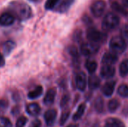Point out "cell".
I'll use <instances>...</instances> for the list:
<instances>
[{"label": "cell", "instance_id": "7402d4cb", "mask_svg": "<svg viewBox=\"0 0 128 127\" xmlns=\"http://www.w3.org/2000/svg\"><path fill=\"white\" fill-rule=\"evenodd\" d=\"M68 53L69 55L72 57L74 61H78L79 58H80V54L78 52V49L76 46H70L68 47Z\"/></svg>", "mask_w": 128, "mask_h": 127}, {"label": "cell", "instance_id": "8d00e7d4", "mask_svg": "<svg viewBox=\"0 0 128 127\" xmlns=\"http://www.w3.org/2000/svg\"><path fill=\"white\" fill-rule=\"evenodd\" d=\"M4 65V59L3 55L0 53V67H3Z\"/></svg>", "mask_w": 128, "mask_h": 127}, {"label": "cell", "instance_id": "277c9868", "mask_svg": "<svg viewBox=\"0 0 128 127\" xmlns=\"http://www.w3.org/2000/svg\"><path fill=\"white\" fill-rule=\"evenodd\" d=\"M87 38L91 43H98L106 39V34L98 31L95 28H89L87 30Z\"/></svg>", "mask_w": 128, "mask_h": 127}, {"label": "cell", "instance_id": "d6a6232c", "mask_svg": "<svg viewBox=\"0 0 128 127\" xmlns=\"http://www.w3.org/2000/svg\"><path fill=\"white\" fill-rule=\"evenodd\" d=\"M8 106V103L5 100H0V111H3Z\"/></svg>", "mask_w": 128, "mask_h": 127}, {"label": "cell", "instance_id": "9a60e30c", "mask_svg": "<svg viewBox=\"0 0 128 127\" xmlns=\"http://www.w3.org/2000/svg\"><path fill=\"white\" fill-rule=\"evenodd\" d=\"M26 112L32 116H38L40 112V107L38 103H31L27 106Z\"/></svg>", "mask_w": 128, "mask_h": 127}, {"label": "cell", "instance_id": "603a6c76", "mask_svg": "<svg viewBox=\"0 0 128 127\" xmlns=\"http://www.w3.org/2000/svg\"><path fill=\"white\" fill-rule=\"evenodd\" d=\"M16 44L12 40H8L3 44V51L5 55H8L15 47Z\"/></svg>", "mask_w": 128, "mask_h": 127}, {"label": "cell", "instance_id": "b9f144b4", "mask_svg": "<svg viewBox=\"0 0 128 127\" xmlns=\"http://www.w3.org/2000/svg\"><path fill=\"white\" fill-rule=\"evenodd\" d=\"M29 1H33V2H38L39 0H29Z\"/></svg>", "mask_w": 128, "mask_h": 127}, {"label": "cell", "instance_id": "30bf717a", "mask_svg": "<svg viewBox=\"0 0 128 127\" xmlns=\"http://www.w3.org/2000/svg\"><path fill=\"white\" fill-rule=\"evenodd\" d=\"M116 69L111 65H104L100 69V76L104 79L112 78L115 75Z\"/></svg>", "mask_w": 128, "mask_h": 127}, {"label": "cell", "instance_id": "52a82bcc", "mask_svg": "<svg viewBox=\"0 0 128 127\" xmlns=\"http://www.w3.org/2000/svg\"><path fill=\"white\" fill-rule=\"evenodd\" d=\"M15 16L10 12H4L0 15V25L2 26H10L15 21Z\"/></svg>", "mask_w": 128, "mask_h": 127}, {"label": "cell", "instance_id": "f546056e", "mask_svg": "<svg viewBox=\"0 0 128 127\" xmlns=\"http://www.w3.org/2000/svg\"><path fill=\"white\" fill-rule=\"evenodd\" d=\"M27 118L24 116H21L17 119L16 123V127H24L27 123Z\"/></svg>", "mask_w": 128, "mask_h": 127}, {"label": "cell", "instance_id": "60d3db41", "mask_svg": "<svg viewBox=\"0 0 128 127\" xmlns=\"http://www.w3.org/2000/svg\"><path fill=\"white\" fill-rule=\"evenodd\" d=\"M92 127H100V126H99V124H94V125Z\"/></svg>", "mask_w": 128, "mask_h": 127}, {"label": "cell", "instance_id": "8fae6325", "mask_svg": "<svg viewBox=\"0 0 128 127\" xmlns=\"http://www.w3.org/2000/svg\"><path fill=\"white\" fill-rule=\"evenodd\" d=\"M57 117V112L55 109H49L44 114V120L48 127H51L56 121Z\"/></svg>", "mask_w": 128, "mask_h": 127}, {"label": "cell", "instance_id": "44dd1931", "mask_svg": "<svg viewBox=\"0 0 128 127\" xmlns=\"http://www.w3.org/2000/svg\"><path fill=\"white\" fill-rule=\"evenodd\" d=\"M86 67L87 70L88 71V73L92 74L96 71V70L98 68V63L95 61L87 60L86 62Z\"/></svg>", "mask_w": 128, "mask_h": 127}, {"label": "cell", "instance_id": "ba28073f", "mask_svg": "<svg viewBox=\"0 0 128 127\" xmlns=\"http://www.w3.org/2000/svg\"><path fill=\"white\" fill-rule=\"evenodd\" d=\"M118 59V55L113 52H106L102 58V63L104 65H112L117 62Z\"/></svg>", "mask_w": 128, "mask_h": 127}, {"label": "cell", "instance_id": "6da1fadb", "mask_svg": "<svg viewBox=\"0 0 128 127\" xmlns=\"http://www.w3.org/2000/svg\"><path fill=\"white\" fill-rule=\"evenodd\" d=\"M10 12L18 19L23 21L28 19L32 15V11L31 7L25 2L21 1H14L9 4Z\"/></svg>", "mask_w": 128, "mask_h": 127}, {"label": "cell", "instance_id": "f35d334b", "mask_svg": "<svg viewBox=\"0 0 128 127\" xmlns=\"http://www.w3.org/2000/svg\"><path fill=\"white\" fill-rule=\"evenodd\" d=\"M122 4L125 6L128 7V0H122Z\"/></svg>", "mask_w": 128, "mask_h": 127}, {"label": "cell", "instance_id": "74e56055", "mask_svg": "<svg viewBox=\"0 0 128 127\" xmlns=\"http://www.w3.org/2000/svg\"><path fill=\"white\" fill-rule=\"evenodd\" d=\"M84 22L87 24H89V23H92V20L90 19V18L88 16H85V19H84Z\"/></svg>", "mask_w": 128, "mask_h": 127}, {"label": "cell", "instance_id": "ab89813d", "mask_svg": "<svg viewBox=\"0 0 128 127\" xmlns=\"http://www.w3.org/2000/svg\"><path fill=\"white\" fill-rule=\"evenodd\" d=\"M78 127V125L77 124H70V125H69L68 127Z\"/></svg>", "mask_w": 128, "mask_h": 127}, {"label": "cell", "instance_id": "3957f363", "mask_svg": "<svg viewBox=\"0 0 128 127\" xmlns=\"http://www.w3.org/2000/svg\"><path fill=\"white\" fill-rule=\"evenodd\" d=\"M110 47L115 53H122L127 48L126 40L121 36H115L110 40Z\"/></svg>", "mask_w": 128, "mask_h": 127}, {"label": "cell", "instance_id": "4316f807", "mask_svg": "<svg viewBox=\"0 0 128 127\" xmlns=\"http://www.w3.org/2000/svg\"><path fill=\"white\" fill-rule=\"evenodd\" d=\"M118 94L124 97V98H127L128 97V86L126 85H122L118 87Z\"/></svg>", "mask_w": 128, "mask_h": 127}, {"label": "cell", "instance_id": "cb8c5ba5", "mask_svg": "<svg viewBox=\"0 0 128 127\" xmlns=\"http://www.w3.org/2000/svg\"><path fill=\"white\" fill-rule=\"evenodd\" d=\"M119 73L122 77H125L128 75V59H125L121 63L119 67Z\"/></svg>", "mask_w": 128, "mask_h": 127}, {"label": "cell", "instance_id": "484cf974", "mask_svg": "<svg viewBox=\"0 0 128 127\" xmlns=\"http://www.w3.org/2000/svg\"><path fill=\"white\" fill-rule=\"evenodd\" d=\"M120 106V102L117 99H112L108 103V109L110 112H115Z\"/></svg>", "mask_w": 128, "mask_h": 127}, {"label": "cell", "instance_id": "8992f818", "mask_svg": "<svg viewBox=\"0 0 128 127\" xmlns=\"http://www.w3.org/2000/svg\"><path fill=\"white\" fill-rule=\"evenodd\" d=\"M106 9V3L104 0H97L91 6L92 14L96 17H100L104 13Z\"/></svg>", "mask_w": 128, "mask_h": 127}, {"label": "cell", "instance_id": "5b68a950", "mask_svg": "<svg viewBox=\"0 0 128 127\" xmlns=\"http://www.w3.org/2000/svg\"><path fill=\"white\" fill-rule=\"evenodd\" d=\"M100 49V46L98 43H83L80 46L81 53L85 56H91L96 54Z\"/></svg>", "mask_w": 128, "mask_h": 127}, {"label": "cell", "instance_id": "836d02e7", "mask_svg": "<svg viewBox=\"0 0 128 127\" xmlns=\"http://www.w3.org/2000/svg\"><path fill=\"white\" fill-rule=\"evenodd\" d=\"M81 38H82V31L80 30L76 31L74 34V39L76 41H79L80 40H81Z\"/></svg>", "mask_w": 128, "mask_h": 127}, {"label": "cell", "instance_id": "4fadbf2b", "mask_svg": "<svg viewBox=\"0 0 128 127\" xmlns=\"http://www.w3.org/2000/svg\"><path fill=\"white\" fill-rule=\"evenodd\" d=\"M56 91L55 88H50L47 91V92L45 94V97L44 98V103L45 105L50 106L52 105L54 101H55V98H56Z\"/></svg>", "mask_w": 128, "mask_h": 127}, {"label": "cell", "instance_id": "ffe728a7", "mask_svg": "<svg viewBox=\"0 0 128 127\" xmlns=\"http://www.w3.org/2000/svg\"><path fill=\"white\" fill-rule=\"evenodd\" d=\"M85 110H86V105L84 103L82 104H80L76 110V112H75V114L73 116V120L74 121H79L82 117V115H84V112H85Z\"/></svg>", "mask_w": 128, "mask_h": 127}, {"label": "cell", "instance_id": "e0dca14e", "mask_svg": "<svg viewBox=\"0 0 128 127\" xmlns=\"http://www.w3.org/2000/svg\"><path fill=\"white\" fill-rule=\"evenodd\" d=\"M88 84L90 90H96L100 85V79L96 76H92L88 79Z\"/></svg>", "mask_w": 128, "mask_h": 127}, {"label": "cell", "instance_id": "1f68e13d", "mask_svg": "<svg viewBox=\"0 0 128 127\" xmlns=\"http://www.w3.org/2000/svg\"><path fill=\"white\" fill-rule=\"evenodd\" d=\"M69 101H70V96H69V94H64V95L62 97V100H61V103H60L61 107H62V108L65 107V106L68 104Z\"/></svg>", "mask_w": 128, "mask_h": 127}, {"label": "cell", "instance_id": "4dcf8cb0", "mask_svg": "<svg viewBox=\"0 0 128 127\" xmlns=\"http://www.w3.org/2000/svg\"><path fill=\"white\" fill-rule=\"evenodd\" d=\"M69 116H70V112L69 111H67V112H64L62 113V115L61 116V118H60V124L62 126L64 125L66 123V121H68Z\"/></svg>", "mask_w": 128, "mask_h": 127}, {"label": "cell", "instance_id": "d6986e66", "mask_svg": "<svg viewBox=\"0 0 128 127\" xmlns=\"http://www.w3.org/2000/svg\"><path fill=\"white\" fill-rule=\"evenodd\" d=\"M94 106V109H95L97 112H98V113H103L104 112V100H103V98L101 97H98L95 100Z\"/></svg>", "mask_w": 128, "mask_h": 127}, {"label": "cell", "instance_id": "9c48e42d", "mask_svg": "<svg viewBox=\"0 0 128 127\" xmlns=\"http://www.w3.org/2000/svg\"><path fill=\"white\" fill-rule=\"evenodd\" d=\"M76 85L80 91H84L86 88V76L83 72H80L76 76Z\"/></svg>", "mask_w": 128, "mask_h": 127}, {"label": "cell", "instance_id": "7c38bea8", "mask_svg": "<svg viewBox=\"0 0 128 127\" xmlns=\"http://www.w3.org/2000/svg\"><path fill=\"white\" fill-rule=\"evenodd\" d=\"M115 87H116V82L115 81H110V82H106L102 88L103 94L106 97H111L114 92Z\"/></svg>", "mask_w": 128, "mask_h": 127}, {"label": "cell", "instance_id": "5bb4252c", "mask_svg": "<svg viewBox=\"0 0 128 127\" xmlns=\"http://www.w3.org/2000/svg\"><path fill=\"white\" fill-rule=\"evenodd\" d=\"M104 127H125V125L119 119L110 118L106 121Z\"/></svg>", "mask_w": 128, "mask_h": 127}, {"label": "cell", "instance_id": "d4e9b609", "mask_svg": "<svg viewBox=\"0 0 128 127\" xmlns=\"http://www.w3.org/2000/svg\"><path fill=\"white\" fill-rule=\"evenodd\" d=\"M112 8L115 11H116L117 13H121V14H122L124 16L128 15V11L125 10V8L122 5H121L119 3H118V2H116V1L112 2Z\"/></svg>", "mask_w": 128, "mask_h": 127}, {"label": "cell", "instance_id": "7a4b0ae2", "mask_svg": "<svg viewBox=\"0 0 128 127\" xmlns=\"http://www.w3.org/2000/svg\"><path fill=\"white\" fill-rule=\"evenodd\" d=\"M120 23L119 17L114 13H108L102 22V28L106 31H110L116 28Z\"/></svg>", "mask_w": 128, "mask_h": 127}, {"label": "cell", "instance_id": "ac0fdd59", "mask_svg": "<svg viewBox=\"0 0 128 127\" xmlns=\"http://www.w3.org/2000/svg\"><path fill=\"white\" fill-rule=\"evenodd\" d=\"M42 94H43V88L42 86L38 85L34 90H32L28 94V98L30 100H34L36 98H38Z\"/></svg>", "mask_w": 128, "mask_h": 127}, {"label": "cell", "instance_id": "83f0119b", "mask_svg": "<svg viewBox=\"0 0 128 127\" xmlns=\"http://www.w3.org/2000/svg\"><path fill=\"white\" fill-rule=\"evenodd\" d=\"M60 0H46L45 4V8L46 10H52L56 7Z\"/></svg>", "mask_w": 128, "mask_h": 127}, {"label": "cell", "instance_id": "2e32d148", "mask_svg": "<svg viewBox=\"0 0 128 127\" xmlns=\"http://www.w3.org/2000/svg\"><path fill=\"white\" fill-rule=\"evenodd\" d=\"M74 0H62L57 6H56V10L60 12V13H63L65 12L66 10H68L69 9V7H70V5L73 4Z\"/></svg>", "mask_w": 128, "mask_h": 127}, {"label": "cell", "instance_id": "e575fe53", "mask_svg": "<svg viewBox=\"0 0 128 127\" xmlns=\"http://www.w3.org/2000/svg\"><path fill=\"white\" fill-rule=\"evenodd\" d=\"M29 127H41V122L40 121V120L36 119L31 123Z\"/></svg>", "mask_w": 128, "mask_h": 127}, {"label": "cell", "instance_id": "f1b7e54d", "mask_svg": "<svg viewBox=\"0 0 128 127\" xmlns=\"http://www.w3.org/2000/svg\"><path fill=\"white\" fill-rule=\"evenodd\" d=\"M0 127H12V124L8 118L0 117Z\"/></svg>", "mask_w": 128, "mask_h": 127}, {"label": "cell", "instance_id": "d590c367", "mask_svg": "<svg viewBox=\"0 0 128 127\" xmlns=\"http://www.w3.org/2000/svg\"><path fill=\"white\" fill-rule=\"evenodd\" d=\"M122 37H123L124 40H128V26H125V27L122 29Z\"/></svg>", "mask_w": 128, "mask_h": 127}]
</instances>
